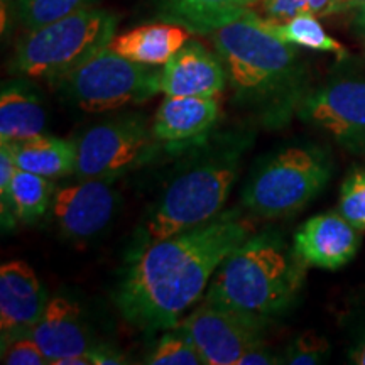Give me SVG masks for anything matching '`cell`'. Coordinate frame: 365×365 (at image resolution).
Wrapping results in <instances>:
<instances>
[{
  "label": "cell",
  "instance_id": "1",
  "mask_svg": "<svg viewBox=\"0 0 365 365\" xmlns=\"http://www.w3.org/2000/svg\"><path fill=\"white\" fill-rule=\"evenodd\" d=\"M239 210L145 245L134 255L115 291L122 317L145 331L171 330L208 289L213 274L252 235Z\"/></svg>",
  "mask_w": 365,
  "mask_h": 365
},
{
  "label": "cell",
  "instance_id": "2",
  "mask_svg": "<svg viewBox=\"0 0 365 365\" xmlns=\"http://www.w3.org/2000/svg\"><path fill=\"white\" fill-rule=\"evenodd\" d=\"M208 36L237 102L277 125L298 110L308 90L307 66L294 46L274 36L250 11Z\"/></svg>",
  "mask_w": 365,
  "mask_h": 365
},
{
  "label": "cell",
  "instance_id": "3",
  "mask_svg": "<svg viewBox=\"0 0 365 365\" xmlns=\"http://www.w3.org/2000/svg\"><path fill=\"white\" fill-rule=\"evenodd\" d=\"M304 267L277 234L250 235L213 274L205 301L267 322L293 303L303 286Z\"/></svg>",
  "mask_w": 365,
  "mask_h": 365
},
{
  "label": "cell",
  "instance_id": "4",
  "mask_svg": "<svg viewBox=\"0 0 365 365\" xmlns=\"http://www.w3.org/2000/svg\"><path fill=\"white\" fill-rule=\"evenodd\" d=\"M117 27V14L97 6L27 31L16 46L12 70L54 85L107 48Z\"/></svg>",
  "mask_w": 365,
  "mask_h": 365
},
{
  "label": "cell",
  "instance_id": "5",
  "mask_svg": "<svg viewBox=\"0 0 365 365\" xmlns=\"http://www.w3.org/2000/svg\"><path fill=\"white\" fill-rule=\"evenodd\" d=\"M239 176V154L202 159L168 186L144 222L140 249L220 215Z\"/></svg>",
  "mask_w": 365,
  "mask_h": 365
},
{
  "label": "cell",
  "instance_id": "6",
  "mask_svg": "<svg viewBox=\"0 0 365 365\" xmlns=\"http://www.w3.org/2000/svg\"><path fill=\"white\" fill-rule=\"evenodd\" d=\"M331 171L330 154L323 148L289 145L254 173L242 193V203L264 218L291 215L322 193Z\"/></svg>",
  "mask_w": 365,
  "mask_h": 365
},
{
  "label": "cell",
  "instance_id": "7",
  "mask_svg": "<svg viewBox=\"0 0 365 365\" xmlns=\"http://www.w3.org/2000/svg\"><path fill=\"white\" fill-rule=\"evenodd\" d=\"M159 73L156 66L132 61L107 46L53 86L81 110L110 112L144 103L159 93Z\"/></svg>",
  "mask_w": 365,
  "mask_h": 365
},
{
  "label": "cell",
  "instance_id": "8",
  "mask_svg": "<svg viewBox=\"0 0 365 365\" xmlns=\"http://www.w3.org/2000/svg\"><path fill=\"white\" fill-rule=\"evenodd\" d=\"M159 140L143 117L130 115L103 122L76 140L78 180L113 181L143 166L156 153Z\"/></svg>",
  "mask_w": 365,
  "mask_h": 365
},
{
  "label": "cell",
  "instance_id": "9",
  "mask_svg": "<svg viewBox=\"0 0 365 365\" xmlns=\"http://www.w3.org/2000/svg\"><path fill=\"white\" fill-rule=\"evenodd\" d=\"M264 325L266 322L203 299L176 327L190 336L205 365H237L247 350L262 345Z\"/></svg>",
  "mask_w": 365,
  "mask_h": 365
},
{
  "label": "cell",
  "instance_id": "10",
  "mask_svg": "<svg viewBox=\"0 0 365 365\" xmlns=\"http://www.w3.org/2000/svg\"><path fill=\"white\" fill-rule=\"evenodd\" d=\"M296 113L345 149L365 153V78H336L308 91Z\"/></svg>",
  "mask_w": 365,
  "mask_h": 365
},
{
  "label": "cell",
  "instance_id": "11",
  "mask_svg": "<svg viewBox=\"0 0 365 365\" xmlns=\"http://www.w3.org/2000/svg\"><path fill=\"white\" fill-rule=\"evenodd\" d=\"M117 195L110 182L102 180H78L56 190L53 217L61 234L68 239L85 240L108 225L115 212Z\"/></svg>",
  "mask_w": 365,
  "mask_h": 365
},
{
  "label": "cell",
  "instance_id": "12",
  "mask_svg": "<svg viewBox=\"0 0 365 365\" xmlns=\"http://www.w3.org/2000/svg\"><path fill=\"white\" fill-rule=\"evenodd\" d=\"M362 232L339 212L314 215L294 234L293 249L307 267L336 271L357 255Z\"/></svg>",
  "mask_w": 365,
  "mask_h": 365
},
{
  "label": "cell",
  "instance_id": "13",
  "mask_svg": "<svg viewBox=\"0 0 365 365\" xmlns=\"http://www.w3.org/2000/svg\"><path fill=\"white\" fill-rule=\"evenodd\" d=\"M48 293L38 274L24 261H9L0 267V341L31 335L39 322Z\"/></svg>",
  "mask_w": 365,
  "mask_h": 365
},
{
  "label": "cell",
  "instance_id": "14",
  "mask_svg": "<svg viewBox=\"0 0 365 365\" xmlns=\"http://www.w3.org/2000/svg\"><path fill=\"white\" fill-rule=\"evenodd\" d=\"M228 83L222 58L198 41L190 39L159 73V88L164 97H215Z\"/></svg>",
  "mask_w": 365,
  "mask_h": 365
},
{
  "label": "cell",
  "instance_id": "15",
  "mask_svg": "<svg viewBox=\"0 0 365 365\" xmlns=\"http://www.w3.org/2000/svg\"><path fill=\"white\" fill-rule=\"evenodd\" d=\"M31 336L43 350L49 365L71 357H86L98 346L90 339L80 307L65 296L49 298Z\"/></svg>",
  "mask_w": 365,
  "mask_h": 365
},
{
  "label": "cell",
  "instance_id": "16",
  "mask_svg": "<svg viewBox=\"0 0 365 365\" xmlns=\"http://www.w3.org/2000/svg\"><path fill=\"white\" fill-rule=\"evenodd\" d=\"M218 117L215 97H166L154 117L153 134L159 143H188L207 134Z\"/></svg>",
  "mask_w": 365,
  "mask_h": 365
},
{
  "label": "cell",
  "instance_id": "17",
  "mask_svg": "<svg viewBox=\"0 0 365 365\" xmlns=\"http://www.w3.org/2000/svg\"><path fill=\"white\" fill-rule=\"evenodd\" d=\"M191 39V31L176 22L139 26L118 34L108 44L113 51L135 63L150 66L166 65Z\"/></svg>",
  "mask_w": 365,
  "mask_h": 365
},
{
  "label": "cell",
  "instance_id": "18",
  "mask_svg": "<svg viewBox=\"0 0 365 365\" xmlns=\"http://www.w3.org/2000/svg\"><path fill=\"white\" fill-rule=\"evenodd\" d=\"M254 0H156L166 21L185 26L191 33L210 34L250 11Z\"/></svg>",
  "mask_w": 365,
  "mask_h": 365
},
{
  "label": "cell",
  "instance_id": "19",
  "mask_svg": "<svg viewBox=\"0 0 365 365\" xmlns=\"http://www.w3.org/2000/svg\"><path fill=\"white\" fill-rule=\"evenodd\" d=\"M46 110L24 83H7L0 93V144L21 143L44 134Z\"/></svg>",
  "mask_w": 365,
  "mask_h": 365
},
{
  "label": "cell",
  "instance_id": "20",
  "mask_svg": "<svg viewBox=\"0 0 365 365\" xmlns=\"http://www.w3.org/2000/svg\"><path fill=\"white\" fill-rule=\"evenodd\" d=\"M16 161L21 170L51 178H65L75 175L76 170V143L39 134L33 139L14 143Z\"/></svg>",
  "mask_w": 365,
  "mask_h": 365
},
{
  "label": "cell",
  "instance_id": "21",
  "mask_svg": "<svg viewBox=\"0 0 365 365\" xmlns=\"http://www.w3.org/2000/svg\"><path fill=\"white\" fill-rule=\"evenodd\" d=\"M54 193L56 186L51 178L19 168L9 186L7 198L2 202V218L9 213L24 223L39 220L53 205Z\"/></svg>",
  "mask_w": 365,
  "mask_h": 365
},
{
  "label": "cell",
  "instance_id": "22",
  "mask_svg": "<svg viewBox=\"0 0 365 365\" xmlns=\"http://www.w3.org/2000/svg\"><path fill=\"white\" fill-rule=\"evenodd\" d=\"M259 17V16H257ZM261 19V17H259ZM262 21L274 36L284 41V43L294 46V48L312 49V51L331 53L339 59L346 58V49L335 38L327 33L325 27L319 22L317 16H298L289 21L272 22Z\"/></svg>",
  "mask_w": 365,
  "mask_h": 365
},
{
  "label": "cell",
  "instance_id": "23",
  "mask_svg": "<svg viewBox=\"0 0 365 365\" xmlns=\"http://www.w3.org/2000/svg\"><path fill=\"white\" fill-rule=\"evenodd\" d=\"M100 0H14L17 17L27 31L51 24L71 14L97 7Z\"/></svg>",
  "mask_w": 365,
  "mask_h": 365
},
{
  "label": "cell",
  "instance_id": "24",
  "mask_svg": "<svg viewBox=\"0 0 365 365\" xmlns=\"http://www.w3.org/2000/svg\"><path fill=\"white\" fill-rule=\"evenodd\" d=\"M340 0H254L250 12L264 21L282 22L298 16L330 17L339 14Z\"/></svg>",
  "mask_w": 365,
  "mask_h": 365
},
{
  "label": "cell",
  "instance_id": "25",
  "mask_svg": "<svg viewBox=\"0 0 365 365\" xmlns=\"http://www.w3.org/2000/svg\"><path fill=\"white\" fill-rule=\"evenodd\" d=\"M145 364L150 365H203L193 341L180 327L171 328L156 341L154 350L148 355Z\"/></svg>",
  "mask_w": 365,
  "mask_h": 365
},
{
  "label": "cell",
  "instance_id": "26",
  "mask_svg": "<svg viewBox=\"0 0 365 365\" xmlns=\"http://www.w3.org/2000/svg\"><path fill=\"white\" fill-rule=\"evenodd\" d=\"M339 213L365 232V168H355L341 182Z\"/></svg>",
  "mask_w": 365,
  "mask_h": 365
},
{
  "label": "cell",
  "instance_id": "27",
  "mask_svg": "<svg viewBox=\"0 0 365 365\" xmlns=\"http://www.w3.org/2000/svg\"><path fill=\"white\" fill-rule=\"evenodd\" d=\"M330 352V344L327 339L314 331H304L296 336L293 344L287 346L286 357L282 362L291 365H314L323 362Z\"/></svg>",
  "mask_w": 365,
  "mask_h": 365
},
{
  "label": "cell",
  "instance_id": "28",
  "mask_svg": "<svg viewBox=\"0 0 365 365\" xmlns=\"http://www.w3.org/2000/svg\"><path fill=\"white\" fill-rule=\"evenodd\" d=\"M2 364L7 365H46L49 360L46 359L43 350L36 344L31 335L17 336L2 345Z\"/></svg>",
  "mask_w": 365,
  "mask_h": 365
},
{
  "label": "cell",
  "instance_id": "29",
  "mask_svg": "<svg viewBox=\"0 0 365 365\" xmlns=\"http://www.w3.org/2000/svg\"><path fill=\"white\" fill-rule=\"evenodd\" d=\"M17 170H19V166L16 161L14 143L0 144V196H2V202L7 198L9 186H11V181Z\"/></svg>",
  "mask_w": 365,
  "mask_h": 365
},
{
  "label": "cell",
  "instance_id": "30",
  "mask_svg": "<svg viewBox=\"0 0 365 365\" xmlns=\"http://www.w3.org/2000/svg\"><path fill=\"white\" fill-rule=\"evenodd\" d=\"M282 360H277L274 355L269 352L264 345L250 349L239 359L237 365H271V364H279Z\"/></svg>",
  "mask_w": 365,
  "mask_h": 365
},
{
  "label": "cell",
  "instance_id": "31",
  "mask_svg": "<svg viewBox=\"0 0 365 365\" xmlns=\"http://www.w3.org/2000/svg\"><path fill=\"white\" fill-rule=\"evenodd\" d=\"M350 26H352L354 33L357 34L359 38L365 39V6L352 11V21H350Z\"/></svg>",
  "mask_w": 365,
  "mask_h": 365
},
{
  "label": "cell",
  "instance_id": "32",
  "mask_svg": "<svg viewBox=\"0 0 365 365\" xmlns=\"http://www.w3.org/2000/svg\"><path fill=\"white\" fill-rule=\"evenodd\" d=\"M350 362L357 365H365V333L350 352Z\"/></svg>",
  "mask_w": 365,
  "mask_h": 365
},
{
  "label": "cell",
  "instance_id": "33",
  "mask_svg": "<svg viewBox=\"0 0 365 365\" xmlns=\"http://www.w3.org/2000/svg\"><path fill=\"white\" fill-rule=\"evenodd\" d=\"M365 6V0H340L339 14L341 12H352L355 9Z\"/></svg>",
  "mask_w": 365,
  "mask_h": 365
}]
</instances>
